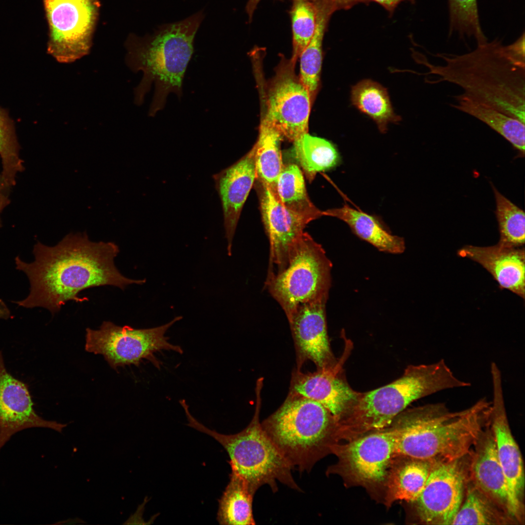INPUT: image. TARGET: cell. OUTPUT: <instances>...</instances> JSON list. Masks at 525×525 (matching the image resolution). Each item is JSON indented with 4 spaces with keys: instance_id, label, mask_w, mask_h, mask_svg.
<instances>
[{
    "instance_id": "e0dca14e",
    "label": "cell",
    "mask_w": 525,
    "mask_h": 525,
    "mask_svg": "<svg viewBox=\"0 0 525 525\" xmlns=\"http://www.w3.org/2000/svg\"><path fill=\"white\" fill-rule=\"evenodd\" d=\"M34 405L28 386L7 371L0 351V450L13 435L21 430L43 427L61 433L67 426L43 419Z\"/></svg>"
},
{
    "instance_id": "5bb4252c",
    "label": "cell",
    "mask_w": 525,
    "mask_h": 525,
    "mask_svg": "<svg viewBox=\"0 0 525 525\" xmlns=\"http://www.w3.org/2000/svg\"><path fill=\"white\" fill-rule=\"evenodd\" d=\"M460 459L433 465L415 502L418 517L423 523L451 524L464 495L465 476Z\"/></svg>"
},
{
    "instance_id": "7402d4cb",
    "label": "cell",
    "mask_w": 525,
    "mask_h": 525,
    "mask_svg": "<svg viewBox=\"0 0 525 525\" xmlns=\"http://www.w3.org/2000/svg\"><path fill=\"white\" fill-rule=\"evenodd\" d=\"M337 218L346 223L359 238L381 251L401 254L405 249L403 238L388 232L373 216L347 204L323 211V216Z\"/></svg>"
},
{
    "instance_id": "484cf974",
    "label": "cell",
    "mask_w": 525,
    "mask_h": 525,
    "mask_svg": "<svg viewBox=\"0 0 525 525\" xmlns=\"http://www.w3.org/2000/svg\"><path fill=\"white\" fill-rule=\"evenodd\" d=\"M283 137L263 116L261 120L255 148L256 180L276 196L278 177L284 164L280 150Z\"/></svg>"
},
{
    "instance_id": "ac0fdd59",
    "label": "cell",
    "mask_w": 525,
    "mask_h": 525,
    "mask_svg": "<svg viewBox=\"0 0 525 525\" xmlns=\"http://www.w3.org/2000/svg\"><path fill=\"white\" fill-rule=\"evenodd\" d=\"M317 301L299 306L288 317L298 355V369L311 360L317 369L338 362L331 350L327 333L326 303Z\"/></svg>"
},
{
    "instance_id": "d4e9b609",
    "label": "cell",
    "mask_w": 525,
    "mask_h": 525,
    "mask_svg": "<svg viewBox=\"0 0 525 525\" xmlns=\"http://www.w3.org/2000/svg\"><path fill=\"white\" fill-rule=\"evenodd\" d=\"M454 98L456 101L451 106L486 123L507 140L521 157L525 155V123L494 108L468 98L461 94Z\"/></svg>"
},
{
    "instance_id": "ba28073f",
    "label": "cell",
    "mask_w": 525,
    "mask_h": 525,
    "mask_svg": "<svg viewBox=\"0 0 525 525\" xmlns=\"http://www.w3.org/2000/svg\"><path fill=\"white\" fill-rule=\"evenodd\" d=\"M332 268L322 246L304 232L290 251L286 267L267 277L265 288L288 317L302 304L327 302Z\"/></svg>"
},
{
    "instance_id": "1f68e13d",
    "label": "cell",
    "mask_w": 525,
    "mask_h": 525,
    "mask_svg": "<svg viewBox=\"0 0 525 525\" xmlns=\"http://www.w3.org/2000/svg\"><path fill=\"white\" fill-rule=\"evenodd\" d=\"M496 202L495 215L502 244L519 247L525 244L524 211L492 185Z\"/></svg>"
},
{
    "instance_id": "f546056e",
    "label": "cell",
    "mask_w": 525,
    "mask_h": 525,
    "mask_svg": "<svg viewBox=\"0 0 525 525\" xmlns=\"http://www.w3.org/2000/svg\"><path fill=\"white\" fill-rule=\"evenodd\" d=\"M254 495L246 482L231 472L228 484L219 502L217 520L221 525H255L253 514Z\"/></svg>"
},
{
    "instance_id": "3957f363",
    "label": "cell",
    "mask_w": 525,
    "mask_h": 525,
    "mask_svg": "<svg viewBox=\"0 0 525 525\" xmlns=\"http://www.w3.org/2000/svg\"><path fill=\"white\" fill-rule=\"evenodd\" d=\"M490 405L485 397L459 411L438 402L402 412L391 423L396 431L395 456L434 464L461 459L489 426Z\"/></svg>"
},
{
    "instance_id": "6da1fadb",
    "label": "cell",
    "mask_w": 525,
    "mask_h": 525,
    "mask_svg": "<svg viewBox=\"0 0 525 525\" xmlns=\"http://www.w3.org/2000/svg\"><path fill=\"white\" fill-rule=\"evenodd\" d=\"M119 252L115 243L91 242L85 232L70 233L54 246L37 242L34 261L15 259L16 269L27 275L30 288L26 298L13 302L26 308L43 307L53 315L69 300H88L79 295L85 289L112 285L123 290L144 283L145 280L130 279L120 272L114 263Z\"/></svg>"
},
{
    "instance_id": "60d3db41",
    "label": "cell",
    "mask_w": 525,
    "mask_h": 525,
    "mask_svg": "<svg viewBox=\"0 0 525 525\" xmlns=\"http://www.w3.org/2000/svg\"><path fill=\"white\" fill-rule=\"evenodd\" d=\"M3 181H2L1 175H0V194H2L3 193Z\"/></svg>"
},
{
    "instance_id": "603a6c76",
    "label": "cell",
    "mask_w": 525,
    "mask_h": 525,
    "mask_svg": "<svg viewBox=\"0 0 525 525\" xmlns=\"http://www.w3.org/2000/svg\"><path fill=\"white\" fill-rule=\"evenodd\" d=\"M316 25L313 35L301 53L299 77L308 90L313 102L318 91L323 60L322 44L325 33L332 13L337 10L330 0H315Z\"/></svg>"
},
{
    "instance_id": "f1b7e54d",
    "label": "cell",
    "mask_w": 525,
    "mask_h": 525,
    "mask_svg": "<svg viewBox=\"0 0 525 525\" xmlns=\"http://www.w3.org/2000/svg\"><path fill=\"white\" fill-rule=\"evenodd\" d=\"M293 142L294 157L310 183L317 173L330 170L340 163L337 150L325 139L307 133Z\"/></svg>"
},
{
    "instance_id": "8fae6325",
    "label": "cell",
    "mask_w": 525,
    "mask_h": 525,
    "mask_svg": "<svg viewBox=\"0 0 525 525\" xmlns=\"http://www.w3.org/2000/svg\"><path fill=\"white\" fill-rule=\"evenodd\" d=\"M296 62L292 58L281 59L269 83L264 114L269 123L292 142L308 133L312 102L295 72Z\"/></svg>"
},
{
    "instance_id": "52a82bcc",
    "label": "cell",
    "mask_w": 525,
    "mask_h": 525,
    "mask_svg": "<svg viewBox=\"0 0 525 525\" xmlns=\"http://www.w3.org/2000/svg\"><path fill=\"white\" fill-rule=\"evenodd\" d=\"M262 381H258L257 403L253 417L242 431L232 435H224L209 429L190 414L184 411L188 425L209 435L225 448L230 458L232 472L246 483L254 495L264 485H268L275 493L278 490L277 482L298 491L301 490L292 474L293 468L267 436L259 421L261 390Z\"/></svg>"
},
{
    "instance_id": "f35d334b",
    "label": "cell",
    "mask_w": 525,
    "mask_h": 525,
    "mask_svg": "<svg viewBox=\"0 0 525 525\" xmlns=\"http://www.w3.org/2000/svg\"><path fill=\"white\" fill-rule=\"evenodd\" d=\"M83 521L78 518H75L74 519H69L68 520L62 521L60 523H58L59 524H66V525H75L77 524L83 523Z\"/></svg>"
},
{
    "instance_id": "4dcf8cb0",
    "label": "cell",
    "mask_w": 525,
    "mask_h": 525,
    "mask_svg": "<svg viewBox=\"0 0 525 525\" xmlns=\"http://www.w3.org/2000/svg\"><path fill=\"white\" fill-rule=\"evenodd\" d=\"M514 520L475 486L468 488L464 502L451 525H506Z\"/></svg>"
},
{
    "instance_id": "d590c367",
    "label": "cell",
    "mask_w": 525,
    "mask_h": 525,
    "mask_svg": "<svg viewBox=\"0 0 525 525\" xmlns=\"http://www.w3.org/2000/svg\"><path fill=\"white\" fill-rule=\"evenodd\" d=\"M374 1L383 6L389 13H392L398 5L403 1L414 3L415 0H367Z\"/></svg>"
},
{
    "instance_id": "e575fe53",
    "label": "cell",
    "mask_w": 525,
    "mask_h": 525,
    "mask_svg": "<svg viewBox=\"0 0 525 525\" xmlns=\"http://www.w3.org/2000/svg\"><path fill=\"white\" fill-rule=\"evenodd\" d=\"M0 156L2 159L1 175L3 190L7 191L15 184L16 175L23 170V161L18 156L15 136L3 114L0 111Z\"/></svg>"
},
{
    "instance_id": "4316f807",
    "label": "cell",
    "mask_w": 525,
    "mask_h": 525,
    "mask_svg": "<svg viewBox=\"0 0 525 525\" xmlns=\"http://www.w3.org/2000/svg\"><path fill=\"white\" fill-rule=\"evenodd\" d=\"M350 99L352 105L376 123L381 133H385L390 123L401 120L394 111L387 89L379 83L364 79L353 86Z\"/></svg>"
},
{
    "instance_id": "277c9868",
    "label": "cell",
    "mask_w": 525,
    "mask_h": 525,
    "mask_svg": "<svg viewBox=\"0 0 525 525\" xmlns=\"http://www.w3.org/2000/svg\"><path fill=\"white\" fill-rule=\"evenodd\" d=\"M205 17L201 10L179 21L159 26L152 34L132 36L127 43L125 63L143 76L134 89V102L141 105L153 84L155 91L148 114L164 108L173 93L180 99L184 75L193 53L196 32Z\"/></svg>"
},
{
    "instance_id": "7a4b0ae2",
    "label": "cell",
    "mask_w": 525,
    "mask_h": 525,
    "mask_svg": "<svg viewBox=\"0 0 525 525\" xmlns=\"http://www.w3.org/2000/svg\"><path fill=\"white\" fill-rule=\"evenodd\" d=\"M525 38L504 45L497 38L477 44L461 54L438 53L443 65L431 63L422 54L412 51L418 63L435 76L425 82H446L462 89V95L494 108L525 123Z\"/></svg>"
},
{
    "instance_id": "4fadbf2b",
    "label": "cell",
    "mask_w": 525,
    "mask_h": 525,
    "mask_svg": "<svg viewBox=\"0 0 525 525\" xmlns=\"http://www.w3.org/2000/svg\"><path fill=\"white\" fill-rule=\"evenodd\" d=\"M492 401L490 426L494 436L498 460L506 478L508 505V512L515 521L522 518V497L524 470L520 450L512 434L505 404L501 372H491Z\"/></svg>"
},
{
    "instance_id": "ffe728a7",
    "label": "cell",
    "mask_w": 525,
    "mask_h": 525,
    "mask_svg": "<svg viewBox=\"0 0 525 525\" xmlns=\"http://www.w3.org/2000/svg\"><path fill=\"white\" fill-rule=\"evenodd\" d=\"M458 256L469 258L481 264L497 282L506 289L525 298V259L524 248L498 243L490 246L465 245Z\"/></svg>"
},
{
    "instance_id": "cb8c5ba5",
    "label": "cell",
    "mask_w": 525,
    "mask_h": 525,
    "mask_svg": "<svg viewBox=\"0 0 525 525\" xmlns=\"http://www.w3.org/2000/svg\"><path fill=\"white\" fill-rule=\"evenodd\" d=\"M390 467L385 480L388 503L404 500L415 502L422 491L434 465L423 459L408 457Z\"/></svg>"
},
{
    "instance_id": "9c48e42d",
    "label": "cell",
    "mask_w": 525,
    "mask_h": 525,
    "mask_svg": "<svg viewBox=\"0 0 525 525\" xmlns=\"http://www.w3.org/2000/svg\"><path fill=\"white\" fill-rule=\"evenodd\" d=\"M182 319L181 316H176L164 325L139 329L104 321L99 329L87 328L85 350L103 355L109 366L115 370L127 365L138 366L143 359L149 360L159 368L160 363L155 357V353L161 350L183 353L179 346L170 343L168 337L165 335L172 325Z\"/></svg>"
},
{
    "instance_id": "5b68a950",
    "label": "cell",
    "mask_w": 525,
    "mask_h": 525,
    "mask_svg": "<svg viewBox=\"0 0 525 525\" xmlns=\"http://www.w3.org/2000/svg\"><path fill=\"white\" fill-rule=\"evenodd\" d=\"M470 386L454 375L443 359L433 364L409 366L396 380L361 393L352 410L337 423L336 438L350 441L384 429L413 402L442 390Z\"/></svg>"
},
{
    "instance_id": "2e32d148",
    "label": "cell",
    "mask_w": 525,
    "mask_h": 525,
    "mask_svg": "<svg viewBox=\"0 0 525 525\" xmlns=\"http://www.w3.org/2000/svg\"><path fill=\"white\" fill-rule=\"evenodd\" d=\"M257 183L262 219L269 241V276L286 267L290 251L308 223L285 207L268 187Z\"/></svg>"
},
{
    "instance_id": "30bf717a",
    "label": "cell",
    "mask_w": 525,
    "mask_h": 525,
    "mask_svg": "<svg viewBox=\"0 0 525 525\" xmlns=\"http://www.w3.org/2000/svg\"><path fill=\"white\" fill-rule=\"evenodd\" d=\"M42 1L49 28L48 53L62 63L88 54L99 17V0Z\"/></svg>"
},
{
    "instance_id": "ab89813d",
    "label": "cell",
    "mask_w": 525,
    "mask_h": 525,
    "mask_svg": "<svg viewBox=\"0 0 525 525\" xmlns=\"http://www.w3.org/2000/svg\"><path fill=\"white\" fill-rule=\"evenodd\" d=\"M7 198L5 196L0 194V212H1L3 208L6 205V204H7ZM0 226L1 224L0 221Z\"/></svg>"
},
{
    "instance_id": "836d02e7",
    "label": "cell",
    "mask_w": 525,
    "mask_h": 525,
    "mask_svg": "<svg viewBox=\"0 0 525 525\" xmlns=\"http://www.w3.org/2000/svg\"><path fill=\"white\" fill-rule=\"evenodd\" d=\"M290 11L293 35L291 58L297 61L311 39L316 25L315 0H292Z\"/></svg>"
},
{
    "instance_id": "d6a6232c",
    "label": "cell",
    "mask_w": 525,
    "mask_h": 525,
    "mask_svg": "<svg viewBox=\"0 0 525 525\" xmlns=\"http://www.w3.org/2000/svg\"><path fill=\"white\" fill-rule=\"evenodd\" d=\"M449 34H457L460 38H473L477 44L488 41L482 29L477 0H448Z\"/></svg>"
},
{
    "instance_id": "74e56055",
    "label": "cell",
    "mask_w": 525,
    "mask_h": 525,
    "mask_svg": "<svg viewBox=\"0 0 525 525\" xmlns=\"http://www.w3.org/2000/svg\"><path fill=\"white\" fill-rule=\"evenodd\" d=\"M261 0H248L245 7L246 12L248 16V20H252L254 12Z\"/></svg>"
},
{
    "instance_id": "7c38bea8",
    "label": "cell",
    "mask_w": 525,
    "mask_h": 525,
    "mask_svg": "<svg viewBox=\"0 0 525 525\" xmlns=\"http://www.w3.org/2000/svg\"><path fill=\"white\" fill-rule=\"evenodd\" d=\"M396 431L391 424L387 428L370 432L344 445L333 444L331 452L339 462L328 472L343 471L357 484L377 485L386 479L395 456Z\"/></svg>"
},
{
    "instance_id": "d6986e66",
    "label": "cell",
    "mask_w": 525,
    "mask_h": 525,
    "mask_svg": "<svg viewBox=\"0 0 525 525\" xmlns=\"http://www.w3.org/2000/svg\"><path fill=\"white\" fill-rule=\"evenodd\" d=\"M212 177L221 203L228 253L230 256L243 207L256 179L254 145L240 159Z\"/></svg>"
},
{
    "instance_id": "44dd1931",
    "label": "cell",
    "mask_w": 525,
    "mask_h": 525,
    "mask_svg": "<svg viewBox=\"0 0 525 525\" xmlns=\"http://www.w3.org/2000/svg\"><path fill=\"white\" fill-rule=\"evenodd\" d=\"M476 445L471 468L474 485L508 514L507 482L490 426L481 435Z\"/></svg>"
},
{
    "instance_id": "8d00e7d4",
    "label": "cell",
    "mask_w": 525,
    "mask_h": 525,
    "mask_svg": "<svg viewBox=\"0 0 525 525\" xmlns=\"http://www.w3.org/2000/svg\"><path fill=\"white\" fill-rule=\"evenodd\" d=\"M336 6L337 9H347L359 2H366L367 0H330Z\"/></svg>"
},
{
    "instance_id": "83f0119b",
    "label": "cell",
    "mask_w": 525,
    "mask_h": 525,
    "mask_svg": "<svg viewBox=\"0 0 525 525\" xmlns=\"http://www.w3.org/2000/svg\"><path fill=\"white\" fill-rule=\"evenodd\" d=\"M276 197L285 207L308 223L323 216V211L310 200L303 174L297 164L284 165L277 181Z\"/></svg>"
},
{
    "instance_id": "9a60e30c",
    "label": "cell",
    "mask_w": 525,
    "mask_h": 525,
    "mask_svg": "<svg viewBox=\"0 0 525 525\" xmlns=\"http://www.w3.org/2000/svg\"><path fill=\"white\" fill-rule=\"evenodd\" d=\"M344 357L333 367L292 374L289 393L314 400L323 405L336 422L345 418L357 404L361 393L348 383L343 371Z\"/></svg>"
},
{
    "instance_id": "8992f818",
    "label": "cell",
    "mask_w": 525,
    "mask_h": 525,
    "mask_svg": "<svg viewBox=\"0 0 525 525\" xmlns=\"http://www.w3.org/2000/svg\"><path fill=\"white\" fill-rule=\"evenodd\" d=\"M336 424L331 414L318 402L289 393L261 425L293 469L309 472L335 444Z\"/></svg>"
}]
</instances>
